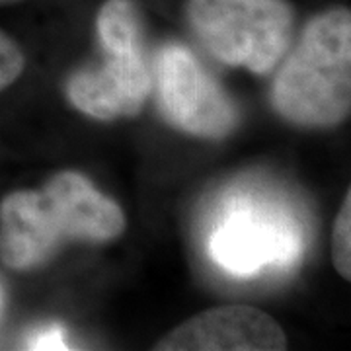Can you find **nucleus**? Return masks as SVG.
I'll use <instances>...</instances> for the list:
<instances>
[{"label": "nucleus", "mask_w": 351, "mask_h": 351, "mask_svg": "<svg viewBox=\"0 0 351 351\" xmlns=\"http://www.w3.org/2000/svg\"><path fill=\"white\" fill-rule=\"evenodd\" d=\"M125 225L115 201L86 176L64 170L41 189H18L0 201V262L27 271L47 262L66 242H110Z\"/></svg>", "instance_id": "f257e3e1"}, {"label": "nucleus", "mask_w": 351, "mask_h": 351, "mask_svg": "<svg viewBox=\"0 0 351 351\" xmlns=\"http://www.w3.org/2000/svg\"><path fill=\"white\" fill-rule=\"evenodd\" d=\"M274 108L301 127H334L351 110V14L334 8L304 27L274 82Z\"/></svg>", "instance_id": "f03ea898"}, {"label": "nucleus", "mask_w": 351, "mask_h": 351, "mask_svg": "<svg viewBox=\"0 0 351 351\" xmlns=\"http://www.w3.org/2000/svg\"><path fill=\"white\" fill-rule=\"evenodd\" d=\"M96 27L106 61L98 69H82L71 76L66 96L76 110L100 121L135 115L152 90L137 4L133 0H106Z\"/></svg>", "instance_id": "7ed1b4c3"}, {"label": "nucleus", "mask_w": 351, "mask_h": 351, "mask_svg": "<svg viewBox=\"0 0 351 351\" xmlns=\"http://www.w3.org/2000/svg\"><path fill=\"white\" fill-rule=\"evenodd\" d=\"M188 20L217 59L265 75L287 51L295 12L283 0H189Z\"/></svg>", "instance_id": "20e7f679"}, {"label": "nucleus", "mask_w": 351, "mask_h": 351, "mask_svg": "<svg viewBox=\"0 0 351 351\" xmlns=\"http://www.w3.org/2000/svg\"><path fill=\"white\" fill-rule=\"evenodd\" d=\"M154 76L166 117L189 135L223 138L234 131L239 112L226 92L182 45L160 49Z\"/></svg>", "instance_id": "39448f33"}, {"label": "nucleus", "mask_w": 351, "mask_h": 351, "mask_svg": "<svg viewBox=\"0 0 351 351\" xmlns=\"http://www.w3.org/2000/svg\"><path fill=\"white\" fill-rule=\"evenodd\" d=\"M209 252L223 269L248 277L265 265H291L301 252V240L287 221L240 207L217 226Z\"/></svg>", "instance_id": "423d86ee"}, {"label": "nucleus", "mask_w": 351, "mask_h": 351, "mask_svg": "<svg viewBox=\"0 0 351 351\" xmlns=\"http://www.w3.org/2000/svg\"><path fill=\"white\" fill-rule=\"evenodd\" d=\"M287 348L283 328L254 306H217L168 332L158 351H279Z\"/></svg>", "instance_id": "0eeeda50"}, {"label": "nucleus", "mask_w": 351, "mask_h": 351, "mask_svg": "<svg viewBox=\"0 0 351 351\" xmlns=\"http://www.w3.org/2000/svg\"><path fill=\"white\" fill-rule=\"evenodd\" d=\"M332 260L343 279H351V191L339 205L332 228Z\"/></svg>", "instance_id": "6e6552de"}, {"label": "nucleus", "mask_w": 351, "mask_h": 351, "mask_svg": "<svg viewBox=\"0 0 351 351\" xmlns=\"http://www.w3.org/2000/svg\"><path fill=\"white\" fill-rule=\"evenodd\" d=\"M25 69V57L20 45L0 29V92L12 86Z\"/></svg>", "instance_id": "1a4fd4ad"}, {"label": "nucleus", "mask_w": 351, "mask_h": 351, "mask_svg": "<svg viewBox=\"0 0 351 351\" xmlns=\"http://www.w3.org/2000/svg\"><path fill=\"white\" fill-rule=\"evenodd\" d=\"M27 348H32V350H66L64 330L61 326L41 328L29 338Z\"/></svg>", "instance_id": "9d476101"}]
</instances>
